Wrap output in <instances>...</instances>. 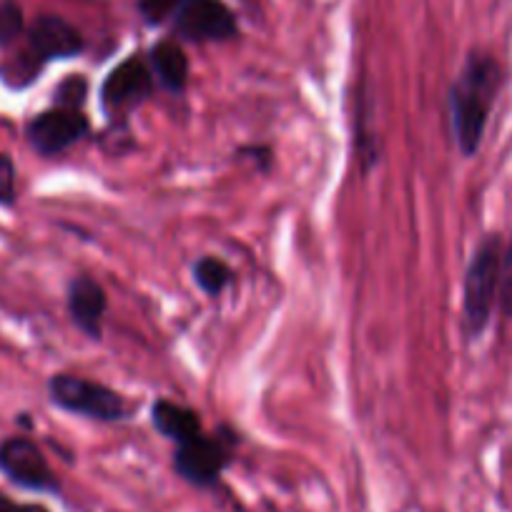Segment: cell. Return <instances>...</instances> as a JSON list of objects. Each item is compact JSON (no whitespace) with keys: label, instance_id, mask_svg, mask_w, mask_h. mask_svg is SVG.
Masks as SVG:
<instances>
[{"label":"cell","instance_id":"cell-8","mask_svg":"<svg viewBox=\"0 0 512 512\" xmlns=\"http://www.w3.org/2000/svg\"><path fill=\"white\" fill-rule=\"evenodd\" d=\"M0 467L13 482L31 490H58L56 475L48 467L43 452L31 440L13 437L0 447Z\"/></svg>","mask_w":512,"mask_h":512},{"label":"cell","instance_id":"cell-4","mask_svg":"<svg viewBox=\"0 0 512 512\" xmlns=\"http://www.w3.org/2000/svg\"><path fill=\"white\" fill-rule=\"evenodd\" d=\"M231 462V437L196 435L179 442L174 452V467L186 482L196 487H211Z\"/></svg>","mask_w":512,"mask_h":512},{"label":"cell","instance_id":"cell-9","mask_svg":"<svg viewBox=\"0 0 512 512\" xmlns=\"http://www.w3.org/2000/svg\"><path fill=\"white\" fill-rule=\"evenodd\" d=\"M31 53L38 61H53V58H71L83 51V38L71 23L56 16L38 18L28 33Z\"/></svg>","mask_w":512,"mask_h":512},{"label":"cell","instance_id":"cell-18","mask_svg":"<svg viewBox=\"0 0 512 512\" xmlns=\"http://www.w3.org/2000/svg\"><path fill=\"white\" fill-rule=\"evenodd\" d=\"M16 194V171L8 156L0 154V204H11Z\"/></svg>","mask_w":512,"mask_h":512},{"label":"cell","instance_id":"cell-11","mask_svg":"<svg viewBox=\"0 0 512 512\" xmlns=\"http://www.w3.org/2000/svg\"><path fill=\"white\" fill-rule=\"evenodd\" d=\"M151 420H154L156 430H159L164 437H169V440H174L176 445L204 432L199 415H196L194 410L181 407L169 400L156 402L154 410H151Z\"/></svg>","mask_w":512,"mask_h":512},{"label":"cell","instance_id":"cell-13","mask_svg":"<svg viewBox=\"0 0 512 512\" xmlns=\"http://www.w3.org/2000/svg\"><path fill=\"white\" fill-rule=\"evenodd\" d=\"M231 277H234L231 269L226 267L221 259H214V256H204V259H199L194 267L196 284H199L206 294H211V297L224 292L231 284Z\"/></svg>","mask_w":512,"mask_h":512},{"label":"cell","instance_id":"cell-16","mask_svg":"<svg viewBox=\"0 0 512 512\" xmlns=\"http://www.w3.org/2000/svg\"><path fill=\"white\" fill-rule=\"evenodd\" d=\"M86 91H88V83L83 81L81 76L66 78V81H63L56 91L58 106H63V108L81 106V103L86 101Z\"/></svg>","mask_w":512,"mask_h":512},{"label":"cell","instance_id":"cell-15","mask_svg":"<svg viewBox=\"0 0 512 512\" xmlns=\"http://www.w3.org/2000/svg\"><path fill=\"white\" fill-rule=\"evenodd\" d=\"M23 13L16 3H0V43H11L21 36Z\"/></svg>","mask_w":512,"mask_h":512},{"label":"cell","instance_id":"cell-3","mask_svg":"<svg viewBox=\"0 0 512 512\" xmlns=\"http://www.w3.org/2000/svg\"><path fill=\"white\" fill-rule=\"evenodd\" d=\"M51 397L66 412L98 422H118L131 415V407L118 392L108 390L106 384L73 377V374H58L51 379Z\"/></svg>","mask_w":512,"mask_h":512},{"label":"cell","instance_id":"cell-2","mask_svg":"<svg viewBox=\"0 0 512 512\" xmlns=\"http://www.w3.org/2000/svg\"><path fill=\"white\" fill-rule=\"evenodd\" d=\"M502 246L500 234H487L480 241L465 272V294H462V324L470 339H477L487 329L495 302L500 299L502 277Z\"/></svg>","mask_w":512,"mask_h":512},{"label":"cell","instance_id":"cell-7","mask_svg":"<svg viewBox=\"0 0 512 512\" xmlns=\"http://www.w3.org/2000/svg\"><path fill=\"white\" fill-rule=\"evenodd\" d=\"M154 88V76L141 58H126L103 81L101 101L108 113H128L141 106Z\"/></svg>","mask_w":512,"mask_h":512},{"label":"cell","instance_id":"cell-6","mask_svg":"<svg viewBox=\"0 0 512 512\" xmlns=\"http://www.w3.org/2000/svg\"><path fill=\"white\" fill-rule=\"evenodd\" d=\"M176 33L186 41H229L236 33V21L221 0H186L174 16Z\"/></svg>","mask_w":512,"mask_h":512},{"label":"cell","instance_id":"cell-10","mask_svg":"<svg viewBox=\"0 0 512 512\" xmlns=\"http://www.w3.org/2000/svg\"><path fill=\"white\" fill-rule=\"evenodd\" d=\"M68 312L76 327L91 339H101L106 317V292L91 277L73 279L68 287Z\"/></svg>","mask_w":512,"mask_h":512},{"label":"cell","instance_id":"cell-17","mask_svg":"<svg viewBox=\"0 0 512 512\" xmlns=\"http://www.w3.org/2000/svg\"><path fill=\"white\" fill-rule=\"evenodd\" d=\"M500 307L505 317L512 319V241L502 254V277H500Z\"/></svg>","mask_w":512,"mask_h":512},{"label":"cell","instance_id":"cell-14","mask_svg":"<svg viewBox=\"0 0 512 512\" xmlns=\"http://www.w3.org/2000/svg\"><path fill=\"white\" fill-rule=\"evenodd\" d=\"M186 0H139L141 16L149 23H164L179 13Z\"/></svg>","mask_w":512,"mask_h":512},{"label":"cell","instance_id":"cell-12","mask_svg":"<svg viewBox=\"0 0 512 512\" xmlns=\"http://www.w3.org/2000/svg\"><path fill=\"white\" fill-rule=\"evenodd\" d=\"M151 66H154V73L161 86L169 88L171 93L184 91L186 81H189V61H186L184 51L176 43H159L151 51Z\"/></svg>","mask_w":512,"mask_h":512},{"label":"cell","instance_id":"cell-5","mask_svg":"<svg viewBox=\"0 0 512 512\" xmlns=\"http://www.w3.org/2000/svg\"><path fill=\"white\" fill-rule=\"evenodd\" d=\"M88 134V118L78 108H53L28 123V141L43 156H56L71 149Z\"/></svg>","mask_w":512,"mask_h":512},{"label":"cell","instance_id":"cell-19","mask_svg":"<svg viewBox=\"0 0 512 512\" xmlns=\"http://www.w3.org/2000/svg\"><path fill=\"white\" fill-rule=\"evenodd\" d=\"M0 512H48L43 505H21L0 495Z\"/></svg>","mask_w":512,"mask_h":512},{"label":"cell","instance_id":"cell-1","mask_svg":"<svg viewBox=\"0 0 512 512\" xmlns=\"http://www.w3.org/2000/svg\"><path fill=\"white\" fill-rule=\"evenodd\" d=\"M500 86V63L490 53H470L460 76L450 86L452 131L462 156H475L480 151Z\"/></svg>","mask_w":512,"mask_h":512}]
</instances>
